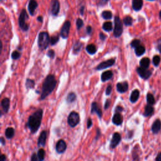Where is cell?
Wrapping results in <instances>:
<instances>
[{
  "label": "cell",
  "instance_id": "57",
  "mask_svg": "<svg viewBox=\"0 0 161 161\" xmlns=\"http://www.w3.org/2000/svg\"><path fill=\"white\" fill-rule=\"evenodd\" d=\"M159 17H160V18H161V11H160V13H159Z\"/></svg>",
  "mask_w": 161,
  "mask_h": 161
},
{
  "label": "cell",
  "instance_id": "21",
  "mask_svg": "<svg viewBox=\"0 0 161 161\" xmlns=\"http://www.w3.org/2000/svg\"><path fill=\"white\" fill-rule=\"evenodd\" d=\"M113 72L111 71H107L104 72L101 75V81L103 82H105L109 79H110L113 77Z\"/></svg>",
  "mask_w": 161,
  "mask_h": 161
},
{
  "label": "cell",
  "instance_id": "2",
  "mask_svg": "<svg viewBox=\"0 0 161 161\" xmlns=\"http://www.w3.org/2000/svg\"><path fill=\"white\" fill-rule=\"evenodd\" d=\"M43 110L39 109L32 115L30 116L27 122V126L32 133H35L40 128L42 120Z\"/></svg>",
  "mask_w": 161,
  "mask_h": 161
},
{
  "label": "cell",
  "instance_id": "30",
  "mask_svg": "<svg viewBox=\"0 0 161 161\" xmlns=\"http://www.w3.org/2000/svg\"><path fill=\"white\" fill-rule=\"evenodd\" d=\"M103 29L104 30L106 31V32H110V31L112 30L113 29L112 23L110 22H107L104 23L103 25Z\"/></svg>",
  "mask_w": 161,
  "mask_h": 161
},
{
  "label": "cell",
  "instance_id": "6",
  "mask_svg": "<svg viewBox=\"0 0 161 161\" xmlns=\"http://www.w3.org/2000/svg\"><path fill=\"white\" fill-rule=\"evenodd\" d=\"M79 121L80 118L78 113L75 111H72L69 114L68 119H67V122L71 127H75L79 123Z\"/></svg>",
  "mask_w": 161,
  "mask_h": 161
},
{
  "label": "cell",
  "instance_id": "55",
  "mask_svg": "<svg viewBox=\"0 0 161 161\" xmlns=\"http://www.w3.org/2000/svg\"><path fill=\"white\" fill-rule=\"evenodd\" d=\"M84 10H85V7H82L81 8V9H80V13L82 15L83 13H84Z\"/></svg>",
  "mask_w": 161,
  "mask_h": 161
},
{
  "label": "cell",
  "instance_id": "16",
  "mask_svg": "<svg viewBox=\"0 0 161 161\" xmlns=\"http://www.w3.org/2000/svg\"><path fill=\"white\" fill-rule=\"evenodd\" d=\"M112 122L116 125H121L123 123V117L119 113H115L113 115Z\"/></svg>",
  "mask_w": 161,
  "mask_h": 161
},
{
  "label": "cell",
  "instance_id": "26",
  "mask_svg": "<svg viewBox=\"0 0 161 161\" xmlns=\"http://www.w3.org/2000/svg\"><path fill=\"white\" fill-rule=\"evenodd\" d=\"M86 51L91 55L95 54L96 52V48L93 44H89L86 47Z\"/></svg>",
  "mask_w": 161,
  "mask_h": 161
},
{
  "label": "cell",
  "instance_id": "7",
  "mask_svg": "<svg viewBox=\"0 0 161 161\" xmlns=\"http://www.w3.org/2000/svg\"><path fill=\"white\" fill-rule=\"evenodd\" d=\"M70 28H71V22H69V21H66V22L64 23L63 26H62V27L60 30V35L62 38L67 39V37H68Z\"/></svg>",
  "mask_w": 161,
  "mask_h": 161
},
{
  "label": "cell",
  "instance_id": "31",
  "mask_svg": "<svg viewBox=\"0 0 161 161\" xmlns=\"http://www.w3.org/2000/svg\"><path fill=\"white\" fill-rule=\"evenodd\" d=\"M102 17L105 20H110L112 18V13L110 11H104L101 14Z\"/></svg>",
  "mask_w": 161,
  "mask_h": 161
},
{
  "label": "cell",
  "instance_id": "24",
  "mask_svg": "<svg viewBox=\"0 0 161 161\" xmlns=\"http://www.w3.org/2000/svg\"><path fill=\"white\" fill-rule=\"evenodd\" d=\"M150 63V59L147 58H145L141 59V62H140V66L142 67H144V68L147 69L149 67Z\"/></svg>",
  "mask_w": 161,
  "mask_h": 161
},
{
  "label": "cell",
  "instance_id": "38",
  "mask_svg": "<svg viewBox=\"0 0 161 161\" xmlns=\"http://www.w3.org/2000/svg\"><path fill=\"white\" fill-rule=\"evenodd\" d=\"M139 45H141V41H140V40L135 39L132 42V43H131L132 47L136 49V47H137L139 46Z\"/></svg>",
  "mask_w": 161,
  "mask_h": 161
},
{
  "label": "cell",
  "instance_id": "23",
  "mask_svg": "<svg viewBox=\"0 0 161 161\" xmlns=\"http://www.w3.org/2000/svg\"><path fill=\"white\" fill-rule=\"evenodd\" d=\"M154 112V108L152 106V105H148L145 106V111L144 113V115L145 117H149L152 115Z\"/></svg>",
  "mask_w": 161,
  "mask_h": 161
},
{
  "label": "cell",
  "instance_id": "9",
  "mask_svg": "<svg viewBox=\"0 0 161 161\" xmlns=\"http://www.w3.org/2000/svg\"><path fill=\"white\" fill-rule=\"evenodd\" d=\"M137 72L138 75L141 76L142 79H147L152 75V72L148 70L146 68H144V67H140L137 69Z\"/></svg>",
  "mask_w": 161,
  "mask_h": 161
},
{
  "label": "cell",
  "instance_id": "1",
  "mask_svg": "<svg viewBox=\"0 0 161 161\" xmlns=\"http://www.w3.org/2000/svg\"><path fill=\"white\" fill-rule=\"evenodd\" d=\"M56 85L57 81L54 75L49 74L47 76L43 82L42 90L40 100H43L49 95H50L54 90Z\"/></svg>",
  "mask_w": 161,
  "mask_h": 161
},
{
  "label": "cell",
  "instance_id": "48",
  "mask_svg": "<svg viewBox=\"0 0 161 161\" xmlns=\"http://www.w3.org/2000/svg\"><path fill=\"white\" fill-rule=\"evenodd\" d=\"M100 39L101 40H105V39H106V35H105V34H104L103 33H102V32H101L100 34Z\"/></svg>",
  "mask_w": 161,
  "mask_h": 161
},
{
  "label": "cell",
  "instance_id": "20",
  "mask_svg": "<svg viewBox=\"0 0 161 161\" xmlns=\"http://www.w3.org/2000/svg\"><path fill=\"white\" fill-rule=\"evenodd\" d=\"M1 107L3 109V111L4 113H7L9 108V100L7 98H5L1 101Z\"/></svg>",
  "mask_w": 161,
  "mask_h": 161
},
{
  "label": "cell",
  "instance_id": "45",
  "mask_svg": "<svg viewBox=\"0 0 161 161\" xmlns=\"http://www.w3.org/2000/svg\"><path fill=\"white\" fill-rule=\"evenodd\" d=\"M123 110V108H122V106H117V108H115V113H119V112H121Z\"/></svg>",
  "mask_w": 161,
  "mask_h": 161
},
{
  "label": "cell",
  "instance_id": "35",
  "mask_svg": "<svg viewBox=\"0 0 161 161\" xmlns=\"http://www.w3.org/2000/svg\"><path fill=\"white\" fill-rule=\"evenodd\" d=\"M59 40V37H58V36H56V35L52 36V37H50V45H54L55 44H56L58 42Z\"/></svg>",
  "mask_w": 161,
  "mask_h": 161
},
{
  "label": "cell",
  "instance_id": "5",
  "mask_svg": "<svg viewBox=\"0 0 161 161\" xmlns=\"http://www.w3.org/2000/svg\"><path fill=\"white\" fill-rule=\"evenodd\" d=\"M123 33V23L118 17L115 18V28L113 30V35L115 37H120Z\"/></svg>",
  "mask_w": 161,
  "mask_h": 161
},
{
  "label": "cell",
  "instance_id": "4",
  "mask_svg": "<svg viewBox=\"0 0 161 161\" xmlns=\"http://www.w3.org/2000/svg\"><path fill=\"white\" fill-rule=\"evenodd\" d=\"M28 18V15L25 9H23L22 12H21L19 19H18V23L20 28L22 29L23 31H27L29 28L28 25L26 23V20Z\"/></svg>",
  "mask_w": 161,
  "mask_h": 161
},
{
  "label": "cell",
  "instance_id": "29",
  "mask_svg": "<svg viewBox=\"0 0 161 161\" xmlns=\"http://www.w3.org/2000/svg\"><path fill=\"white\" fill-rule=\"evenodd\" d=\"M82 43L79 42V41H77V42L74 44L73 47V51L74 54H78L79 52V51L81 50V49L82 48Z\"/></svg>",
  "mask_w": 161,
  "mask_h": 161
},
{
  "label": "cell",
  "instance_id": "40",
  "mask_svg": "<svg viewBox=\"0 0 161 161\" xmlns=\"http://www.w3.org/2000/svg\"><path fill=\"white\" fill-rule=\"evenodd\" d=\"M84 23H83V21L81 18H78L76 20V26L77 30H79L82 27Z\"/></svg>",
  "mask_w": 161,
  "mask_h": 161
},
{
  "label": "cell",
  "instance_id": "53",
  "mask_svg": "<svg viewBox=\"0 0 161 161\" xmlns=\"http://www.w3.org/2000/svg\"><path fill=\"white\" fill-rule=\"evenodd\" d=\"M0 142H1V143L3 145H5V141H4L3 137H1V139H0Z\"/></svg>",
  "mask_w": 161,
  "mask_h": 161
},
{
  "label": "cell",
  "instance_id": "46",
  "mask_svg": "<svg viewBox=\"0 0 161 161\" xmlns=\"http://www.w3.org/2000/svg\"><path fill=\"white\" fill-rule=\"evenodd\" d=\"M110 101L109 100H107L106 101V103L105 104V110H107V109L109 108V106H110Z\"/></svg>",
  "mask_w": 161,
  "mask_h": 161
},
{
  "label": "cell",
  "instance_id": "25",
  "mask_svg": "<svg viewBox=\"0 0 161 161\" xmlns=\"http://www.w3.org/2000/svg\"><path fill=\"white\" fill-rule=\"evenodd\" d=\"M15 135V130L12 127H9L7 128L6 130H5V136L8 138L10 139L13 137Z\"/></svg>",
  "mask_w": 161,
  "mask_h": 161
},
{
  "label": "cell",
  "instance_id": "27",
  "mask_svg": "<svg viewBox=\"0 0 161 161\" xmlns=\"http://www.w3.org/2000/svg\"><path fill=\"white\" fill-rule=\"evenodd\" d=\"M135 52H136V54L137 56H141L145 53V47L142 45H139L136 48V50H135Z\"/></svg>",
  "mask_w": 161,
  "mask_h": 161
},
{
  "label": "cell",
  "instance_id": "54",
  "mask_svg": "<svg viewBox=\"0 0 161 161\" xmlns=\"http://www.w3.org/2000/svg\"><path fill=\"white\" fill-rule=\"evenodd\" d=\"M157 49L160 52V53L161 54V43H159V44L157 45Z\"/></svg>",
  "mask_w": 161,
  "mask_h": 161
},
{
  "label": "cell",
  "instance_id": "50",
  "mask_svg": "<svg viewBox=\"0 0 161 161\" xmlns=\"http://www.w3.org/2000/svg\"><path fill=\"white\" fill-rule=\"evenodd\" d=\"M101 136V132L99 128H97L96 129V140H97L98 138H99V137Z\"/></svg>",
  "mask_w": 161,
  "mask_h": 161
},
{
  "label": "cell",
  "instance_id": "11",
  "mask_svg": "<svg viewBox=\"0 0 161 161\" xmlns=\"http://www.w3.org/2000/svg\"><path fill=\"white\" fill-rule=\"evenodd\" d=\"M122 140V137L119 133H115L113 134L112 139L110 143V148L111 149H115L117 145L120 144Z\"/></svg>",
  "mask_w": 161,
  "mask_h": 161
},
{
  "label": "cell",
  "instance_id": "8",
  "mask_svg": "<svg viewBox=\"0 0 161 161\" xmlns=\"http://www.w3.org/2000/svg\"><path fill=\"white\" fill-rule=\"evenodd\" d=\"M115 62V59H108L106 61L102 62L101 63H100L96 67V70L100 71V70H103V69H105L106 68H108V67H110L113 65H114Z\"/></svg>",
  "mask_w": 161,
  "mask_h": 161
},
{
  "label": "cell",
  "instance_id": "13",
  "mask_svg": "<svg viewBox=\"0 0 161 161\" xmlns=\"http://www.w3.org/2000/svg\"><path fill=\"white\" fill-rule=\"evenodd\" d=\"M128 89V82L124 81L123 82H119L117 85V90L120 93H125Z\"/></svg>",
  "mask_w": 161,
  "mask_h": 161
},
{
  "label": "cell",
  "instance_id": "32",
  "mask_svg": "<svg viewBox=\"0 0 161 161\" xmlns=\"http://www.w3.org/2000/svg\"><path fill=\"white\" fill-rule=\"evenodd\" d=\"M147 101L149 105H152L155 103V98L154 96L150 94V93H148L147 95Z\"/></svg>",
  "mask_w": 161,
  "mask_h": 161
},
{
  "label": "cell",
  "instance_id": "42",
  "mask_svg": "<svg viewBox=\"0 0 161 161\" xmlns=\"http://www.w3.org/2000/svg\"><path fill=\"white\" fill-rule=\"evenodd\" d=\"M47 55V56L50 58H54L55 56V52L53 50H50L48 51Z\"/></svg>",
  "mask_w": 161,
  "mask_h": 161
},
{
  "label": "cell",
  "instance_id": "51",
  "mask_svg": "<svg viewBox=\"0 0 161 161\" xmlns=\"http://www.w3.org/2000/svg\"><path fill=\"white\" fill-rule=\"evenodd\" d=\"M155 160H157V161H161V153H159L157 155V157L155 158Z\"/></svg>",
  "mask_w": 161,
  "mask_h": 161
},
{
  "label": "cell",
  "instance_id": "44",
  "mask_svg": "<svg viewBox=\"0 0 161 161\" xmlns=\"http://www.w3.org/2000/svg\"><path fill=\"white\" fill-rule=\"evenodd\" d=\"M38 160H39V159L38 157V155H37L35 154H34L32 155V157H31V160H32V161H37Z\"/></svg>",
  "mask_w": 161,
  "mask_h": 161
},
{
  "label": "cell",
  "instance_id": "47",
  "mask_svg": "<svg viewBox=\"0 0 161 161\" xmlns=\"http://www.w3.org/2000/svg\"><path fill=\"white\" fill-rule=\"evenodd\" d=\"M108 1V0H100L99 4L101 5V6H103V5L106 4Z\"/></svg>",
  "mask_w": 161,
  "mask_h": 161
},
{
  "label": "cell",
  "instance_id": "22",
  "mask_svg": "<svg viewBox=\"0 0 161 161\" xmlns=\"http://www.w3.org/2000/svg\"><path fill=\"white\" fill-rule=\"evenodd\" d=\"M139 96H140L139 91L138 90H133L130 95V101L133 103H136L138 100Z\"/></svg>",
  "mask_w": 161,
  "mask_h": 161
},
{
  "label": "cell",
  "instance_id": "56",
  "mask_svg": "<svg viewBox=\"0 0 161 161\" xmlns=\"http://www.w3.org/2000/svg\"><path fill=\"white\" fill-rule=\"evenodd\" d=\"M37 20L39 21V22H42V21H43V18H42V17H39L37 18Z\"/></svg>",
  "mask_w": 161,
  "mask_h": 161
},
{
  "label": "cell",
  "instance_id": "28",
  "mask_svg": "<svg viewBox=\"0 0 161 161\" xmlns=\"http://www.w3.org/2000/svg\"><path fill=\"white\" fill-rule=\"evenodd\" d=\"M76 100V95L74 93H70L69 94L67 95V98H66L67 102L69 103H71L72 102H74Z\"/></svg>",
  "mask_w": 161,
  "mask_h": 161
},
{
  "label": "cell",
  "instance_id": "3",
  "mask_svg": "<svg viewBox=\"0 0 161 161\" xmlns=\"http://www.w3.org/2000/svg\"><path fill=\"white\" fill-rule=\"evenodd\" d=\"M50 40L48 33L45 32H40L38 38V45L39 49L41 50H43L47 48L50 43Z\"/></svg>",
  "mask_w": 161,
  "mask_h": 161
},
{
  "label": "cell",
  "instance_id": "33",
  "mask_svg": "<svg viewBox=\"0 0 161 161\" xmlns=\"http://www.w3.org/2000/svg\"><path fill=\"white\" fill-rule=\"evenodd\" d=\"M123 23L126 26H131L133 23V19L130 17L127 16L123 18Z\"/></svg>",
  "mask_w": 161,
  "mask_h": 161
},
{
  "label": "cell",
  "instance_id": "39",
  "mask_svg": "<svg viewBox=\"0 0 161 161\" xmlns=\"http://www.w3.org/2000/svg\"><path fill=\"white\" fill-rule=\"evenodd\" d=\"M20 58V53L19 52L15 50L12 54V58L14 60H18Z\"/></svg>",
  "mask_w": 161,
  "mask_h": 161
},
{
  "label": "cell",
  "instance_id": "17",
  "mask_svg": "<svg viewBox=\"0 0 161 161\" xmlns=\"http://www.w3.org/2000/svg\"><path fill=\"white\" fill-rule=\"evenodd\" d=\"M37 7H38V4L35 0H30L28 4V8L29 13L31 15H34L35 10L37 8Z\"/></svg>",
  "mask_w": 161,
  "mask_h": 161
},
{
  "label": "cell",
  "instance_id": "14",
  "mask_svg": "<svg viewBox=\"0 0 161 161\" xmlns=\"http://www.w3.org/2000/svg\"><path fill=\"white\" fill-rule=\"evenodd\" d=\"M91 113L97 114V115L100 118H101L102 117V111L101 110V108L98 106V105L97 104V103H96V102H93L92 103Z\"/></svg>",
  "mask_w": 161,
  "mask_h": 161
},
{
  "label": "cell",
  "instance_id": "15",
  "mask_svg": "<svg viewBox=\"0 0 161 161\" xmlns=\"http://www.w3.org/2000/svg\"><path fill=\"white\" fill-rule=\"evenodd\" d=\"M46 140H47V132L46 131H42L41 132L38 140V146L44 147L46 144Z\"/></svg>",
  "mask_w": 161,
  "mask_h": 161
},
{
  "label": "cell",
  "instance_id": "52",
  "mask_svg": "<svg viewBox=\"0 0 161 161\" xmlns=\"http://www.w3.org/2000/svg\"><path fill=\"white\" fill-rule=\"evenodd\" d=\"M7 159V157L6 156H5L4 155H1V157H0V160H2V161H4Z\"/></svg>",
  "mask_w": 161,
  "mask_h": 161
},
{
  "label": "cell",
  "instance_id": "41",
  "mask_svg": "<svg viewBox=\"0 0 161 161\" xmlns=\"http://www.w3.org/2000/svg\"><path fill=\"white\" fill-rule=\"evenodd\" d=\"M111 91H112V86L111 85H108L106 89V92H105L106 95L107 96H109L111 94Z\"/></svg>",
  "mask_w": 161,
  "mask_h": 161
},
{
  "label": "cell",
  "instance_id": "36",
  "mask_svg": "<svg viewBox=\"0 0 161 161\" xmlns=\"http://www.w3.org/2000/svg\"><path fill=\"white\" fill-rule=\"evenodd\" d=\"M38 157L39 159V160H44L45 158V151L44 150L42 149H40L38 151Z\"/></svg>",
  "mask_w": 161,
  "mask_h": 161
},
{
  "label": "cell",
  "instance_id": "49",
  "mask_svg": "<svg viewBox=\"0 0 161 161\" xmlns=\"http://www.w3.org/2000/svg\"><path fill=\"white\" fill-rule=\"evenodd\" d=\"M86 32L87 34H91V33L92 32V27L91 26H87L86 28Z\"/></svg>",
  "mask_w": 161,
  "mask_h": 161
},
{
  "label": "cell",
  "instance_id": "37",
  "mask_svg": "<svg viewBox=\"0 0 161 161\" xmlns=\"http://www.w3.org/2000/svg\"><path fill=\"white\" fill-rule=\"evenodd\" d=\"M160 57L159 55H155L152 59V62H153L154 65L155 66H158L159 64H160Z\"/></svg>",
  "mask_w": 161,
  "mask_h": 161
},
{
  "label": "cell",
  "instance_id": "12",
  "mask_svg": "<svg viewBox=\"0 0 161 161\" xmlns=\"http://www.w3.org/2000/svg\"><path fill=\"white\" fill-rule=\"evenodd\" d=\"M67 149V145L66 143L63 141V140H60L56 144L55 149L56 151L59 154L64 153Z\"/></svg>",
  "mask_w": 161,
  "mask_h": 161
},
{
  "label": "cell",
  "instance_id": "34",
  "mask_svg": "<svg viewBox=\"0 0 161 161\" xmlns=\"http://www.w3.org/2000/svg\"><path fill=\"white\" fill-rule=\"evenodd\" d=\"M25 86L27 87V89H32V88H34V86H35V82L34 81L32 80V79H27L26 81V83H25Z\"/></svg>",
  "mask_w": 161,
  "mask_h": 161
},
{
  "label": "cell",
  "instance_id": "18",
  "mask_svg": "<svg viewBox=\"0 0 161 161\" xmlns=\"http://www.w3.org/2000/svg\"><path fill=\"white\" fill-rule=\"evenodd\" d=\"M160 128H161V122L159 119H157V120H155L152 124V131L154 133L157 134L160 130Z\"/></svg>",
  "mask_w": 161,
  "mask_h": 161
},
{
  "label": "cell",
  "instance_id": "19",
  "mask_svg": "<svg viewBox=\"0 0 161 161\" xmlns=\"http://www.w3.org/2000/svg\"><path fill=\"white\" fill-rule=\"evenodd\" d=\"M143 6L142 0H133L132 1V7L136 11H139Z\"/></svg>",
  "mask_w": 161,
  "mask_h": 161
},
{
  "label": "cell",
  "instance_id": "43",
  "mask_svg": "<svg viewBox=\"0 0 161 161\" xmlns=\"http://www.w3.org/2000/svg\"><path fill=\"white\" fill-rule=\"evenodd\" d=\"M92 125H93V121L91 120V118H88L87 122V128H90Z\"/></svg>",
  "mask_w": 161,
  "mask_h": 161
},
{
  "label": "cell",
  "instance_id": "10",
  "mask_svg": "<svg viewBox=\"0 0 161 161\" xmlns=\"http://www.w3.org/2000/svg\"><path fill=\"white\" fill-rule=\"evenodd\" d=\"M60 4L58 0H52L50 3V12L54 16H56L59 12Z\"/></svg>",
  "mask_w": 161,
  "mask_h": 161
},
{
  "label": "cell",
  "instance_id": "58",
  "mask_svg": "<svg viewBox=\"0 0 161 161\" xmlns=\"http://www.w3.org/2000/svg\"><path fill=\"white\" fill-rule=\"evenodd\" d=\"M149 1H154V0H149Z\"/></svg>",
  "mask_w": 161,
  "mask_h": 161
}]
</instances>
